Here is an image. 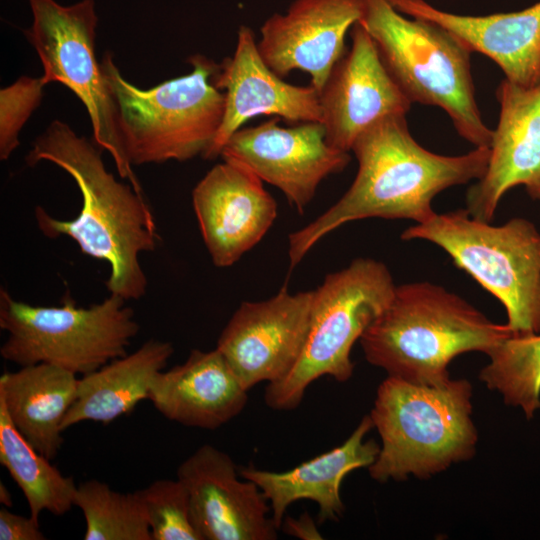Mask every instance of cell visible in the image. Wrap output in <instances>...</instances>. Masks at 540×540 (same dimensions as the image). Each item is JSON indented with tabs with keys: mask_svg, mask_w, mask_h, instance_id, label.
Wrapping results in <instances>:
<instances>
[{
	"mask_svg": "<svg viewBox=\"0 0 540 540\" xmlns=\"http://www.w3.org/2000/svg\"><path fill=\"white\" fill-rule=\"evenodd\" d=\"M204 244L216 267H229L253 248L277 217V203L246 167L223 160L192 191Z\"/></svg>",
	"mask_w": 540,
	"mask_h": 540,
	"instance_id": "cell-16",
	"label": "cell"
},
{
	"mask_svg": "<svg viewBox=\"0 0 540 540\" xmlns=\"http://www.w3.org/2000/svg\"><path fill=\"white\" fill-rule=\"evenodd\" d=\"M38 520L0 509V540H44Z\"/></svg>",
	"mask_w": 540,
	"mask_h": 540,
	"instance_id": "cell-29",
	"label": "cell"
},
{
	"mask_svg": "<svg viewBox=\"0 0 540 540\" xmlns=\"http://www.w3.org/2000/svg\"><path fill=\"white\" fill-rule=\"evenodd\" d=\"M74 506L85 518V540H152L137 492L121 493L90 479L77 486Z\"/></svg>",
	"mask_w": 540,
	"mask_h": 540,
	"instance_id": "cell-26",
	"label": "cell"
},
{
	"mask_svg": "<svg viewBox=\"0 0 540 540\" xmlns=\"http://www.w3.org/2000/svg\"><path fill=\"white\" fill-rule=\"evenodd\" d=\"M479 379L527 419L540 409V333L510 335L491 351Z\"/></svg>",
	"mask_w": 540,
	"mask_h": 540,
	"instance_id": "cell-25",
	"label": "cell"
},
{
	"mask_svg": "<svg viewBox=\"0 0 540 540\" xmlns=\"http://www.w3.org/2000/svg\"><path fill=\"white\" fill-rule=\"evenodd\" d=\"M363 3L359 22L410 102L443 109L463 139L490 148L493 130L476 102L468 48L438 24L406 16L387 0Z\"/></svg>",
	"mask_w": 540,
	"mask_h": 540,
	"instance_id": "cell-6",
	"label": "cell"
},
{
	"mask_svg": "<svg viewBox=\"0 0 540 540\" xmlns=\"http://www.w3.org/2000/svg\"><path fill=\"white\" fill-rule=\"evenodd\" d=\"M0 501L3 505L8 506V507L13 505L11 495L8 489L6 488V486L3 485L2 482L0 483Z\"/></svg>",
	"mask_w": 540,
	"mask_h": 540,
	"instance_id": "cell-31",
	"label": "cell"
},
{
	"mask_svg": "<svg viewBox=\"0 0 540 540\" xmlns=\"http://www.w3.org/2000/svg\"><path fill=\"white\" fill-rule=\"evenodd\" d=\"M279 121L273 117L240 128L228 139L220 157L246 167L263 182L277 187L302 214L320 183L342 172L351 156L328 144L321 122L282 127Z\"/></svg>",
	"mask_w": 540,
	"mask_h": 540,
	"instance_id": "cell-11",
	"label": "cell"
},
{
	"mask_svg": "<svg viewBox=\"0 0 540 540\" xmlns=\"http://www.w3.org/2000/svg\"><path fill=\"white\" fill-rule=\"evenodd\" d=\"M0 463L23 492L30 516L38 520L43 511L60 516L74 506L77 486L50 460L35 450L15 428L0 403Z\"/></svg>",
	"mask_w": 540,
	"mask_h": 540,
	"instance_id": "cell-24",
	"label": "cell"
},
{
	"mask_svg": "<svg viewBox=\"0 0 540 540\" xmlns=\"http://www.w3.org/2000/svg\"><path fill=\"white\" fill-rule=\"evenodd\" d=\"M395 283L388 267L357 258L329 273L313 290L307 338L293 368L267 384L266 405L277 411L296 409L307 388L322 376L348 381L354 371L351 351L357 340L391 301Z\"/></svg>",
	"mask_w": 540,
	"mask_h": 540,
	"instance_id": "cell-8",
	"label": "cell"
},
{
	"mask_svg": "<svg viewBox=\"0 0 540 540\" xmlns=\"http://www.w3.org/2000/svg\"><path fill=\"white\" fill-rule=\"evenodd\" d=\"M136 492L152 540H201L192 521L187 491L177 478L155 480Z\"/></svg>",
	"mask_w": 540,
	"mask_h": 540,
	"instance_id": "cell-27",
	"label": "cell"
},
{
	"mask_svg": "<svg viewBox=\"0 0 540 540\" xmlns=\"http://www.w3.org/2000/svg\"><path fill=\"white\" fill-rule=\"evenodd\" d=\"M125 299L110 294L89 307L69 293L61 306H34L0 289V328L8 337L1 357L22 366L48 363L76 375L89 374L127 354L140 326Z\"/></svg>",
	"mask_w": 540,
	"mask_h": 540,
	"instance_id": "cell-9",
	"label": "cell"
},
{
	"mask_svg": "<svg viewBox=\"0 0 540 540\" xmlns=\"http://www.w3.org/2000/svg\"><path fill=\"white\" fill-rule=\"evenodd\" d=\"M351 151L356 176L341 198L315 220L289 235L290 268L324 236L366 218L431 219L432 201L442 191L479 180L486 172L490 148L446 156L422 147L411 135L406 115L386 116L365 129Z\"/></svg>",
	"mask_w": 540,
	"mask_h": 540,
	"instance_id": "cell-1",
	"label": "cell"
},
{
	"mask_svg": "<svg viewBox=\"0 0 540 540\" xmlns=\"http://www.w3.org/2000/svg\"><path fill=\"white\" fill-rule=\"evenodd\" d=\"M41 77L23 75L0 90V159L7 160L19 146L20 132L39 107L43 88Z\"/></svg>",
	"mask_w": 540,
	"mask_h": 540,
	"instance_id": "cell-28",
	"label": "cell"
},
{
	"mask_svg": "<svg viewBox=\"0 0 540 540\" xmlns=\"http://www.w3.org/2000/svg\"><path fill=\"white\" fill-rule=\"evenodd\" d=\"M78 382L75 373L48 363L0 376V403L19 433L49 460L62 446V422L76 398Z\"/></svg>",
	"mask_w": 540,
	"mask_h": 540,
	"instance_id": "cell-22",
	"label": "cell"
},
{
	"mask_svg": "<svg viewBox=\"0 0 540 540\" xmlns=\"http://www.w3.org/2000/svg\"><path fill=\"white\" fill-rule=\"evenodd\" d=\"M187 61L189 74L141 89L122 76L111 52L104 53L102 75L131 166L183 162L211 147L225 107L224 92L214 83L219 64L201 54Z\"/></svg>",
	"mask_w": 540,
	"mask_h": 540,
	"instance_id": "cell-4",
	"label": "cell"
},
{
	"mask_svg": "<svg viewBox=\"0 0 540 540\" xmlns=\"http://www.w3.org/2000/svg\"><path fill=\"white\" fill-rule=\"evenodd\" d=\"M313 290L287 287L269 299L242 302L222 330L216 349L249 391L281 380L298 361L310 323Z\"/></svg>",
	"mask_w": 540,
	"mask_h": 540,
	"instance_id": "cell-12",
	"label": "cell"
},
{
	"mask_svg": "<svg viewBox=\"0 0 540 540\" xmlns=\"http://www.w3.org/2000/svg\"><path fill=\"white\" fill-rule=\"evenodd\" d=\"M496 97L500 113L487 169L466 194L470 215L485 222H491L502 197L518 185L540 201V83L524 87L504 78Z\"/></svg>",
	"mask_w": 540,
	"mask_h": 540,
	"instance_id": "cell-17",
	"label": "cell"
},
{
	"mask_svg": "<svg viewBox=\"0 0 540 540\" xmlns=\"http://www.w3.org/2000/svg\"><path fill=\"white\" fill-rule=\"evenodd\" d=\"M33 22L24 30L43 67L45 85L58 82L85 106L93 142L112 157L118 174L142 193L141 185L123 152L114 107L95 55L98 22L94 0L64 6L55 0H29Z\"/></svg>",
	"mask_w": 540,
	"mask_h": 540,
	"instance_id": "cell-10",
	"label": "cell"
},
{
	"mask_svg": "<svg viewBox=\"0 0 540 540\" xmlns=\"http://www.w3.org/2000/svg\"><path fill=\"white\" fill-rule=\"evenodd\" d=\"M512 334L459 295L423 281L396 285L359 341L365 359L387 375L435 385L451 378L448 367L458 355H489Z\"/></svg>",
	"mask_w": 540,
	"mask_h": 540,
	"instance_id": "cell-3",
	"label": "cell"
},
{
	"mask_svg": "<svg viewBox=\"0 0 540 540\" xmlns=\"http://www.w3.org/2000/svg\"><path fill=\"white\" fill-rule=\"evenodd\" d=\"M372 428L370 416L365 415L341 445L290 470L275 472L249 466L239 473L254 482L267 498L271 517L278 529L288 507L301 499L318 505L319 523L339 521L345 510L340 494L344 478L355 469L368 468L379 454L377 442L364 440Z\"/></svg>",
	"mask_w": 540,
	"mask_h": 540,
	"instance_id": "cell-20",
	"label": "cell"
},
{
	"mask_svg": "<svg viewBox=\"0 0 540 540\" xmlns=\"http://www.w3.org/2000/svg\"><path fill=\"white\" fill-rule=\"evenodd\" d=\"M472 394L466 379L428 385L387 375L369 414L382 443L368 467L371 478L426 479L471 459L478 442Z\"/></svg>",
	"mask_w": 540,
	"mask_h": 540,
	"instance_id": "cell-5",
	"label": "cell"
},
{
	"mask_svg": "<svg viewBox=\"0 0 540 540\" xmlns=\"http://www.w3.org/2000/svg\"><path fill=\"white\" fill-rule=\"evenodd\" d=\"M400 13L434 22L473 53H481L502 70L505 79L524 87L540 83V1L514 12L460 15L426 0H387Z\"/></svg>",
	"mask_w": 540,
	"mask_h": 540,
	"instance_id": "cell-19",
	"label": "cell"
},
{
	"mask_svg": "<svg viewBox=\"0 0 540 540\" xmlns=\"http://www.w3.org/2000/svg\"><path fill=\"white\" fill-rule=\"evenodd\" d=\"M102 151L60 120L52 121L34 140L25 157L27 165L46 161L60 167L73 178L82 197L81 210L71 220L57 219L36 206V225L47 238L69 237L83 254L107 262L109 293L137 300L148 287L140 254L154 251L160 237L143 194L106 169Z\"/></svg>",
	"mask_w": 540,
	"mask_h": 540,
	"instance_id": "cell-2",
	"label": "cell"
},
{
	"mask_svg": "<svg viewBox=\"0 0 540 540\" xmlns=\"http://www.w3.org/2000/svg\"><path fill=\"white\" fill-rule=\"evenodd\" d=\"M214 83L225 107L217 135L203 158L216 159L228 139L249 119L267 115L292 123L322 122L318 91L293 85L274 73L261 57L253 31L240 26L232 57L219 64Z\"/></svg>",
	"mask_w": 540,
	"mask_h": 540,
	"instance_id": "cell-18",
	"label": "cell"
},
{
	"mask_svg": "<svg viewBox=\"0 0 540 540\" xmlns=\"http://www.w3.org/2000/svg\"><path fill=\"white\" fill-rule=\"evenodd\" d=\"M363 0H294L262 24L258 50L279 77L300 70L318 93L345 53V37L362 19Z\"/></svg>",
	"mask_w": 540,
	"mask_h": 540,
	"instance_id": "cell-15",
	"label": "cell"
},
{
	"mask_svg": "<svg viewBox=\"0 0 540 540\" xmlns=\"http://www.w3.org/2000/svg\"><path fill=\"white\" fill-rule=\"evenodd\" d=\"M351 40L319 92L326 140L346 152L372 124L389 115H407L412 105L360 22L351 28Z\"/></svg>",
	"mask_w": 540,
	"mask_h": 540,
	"instance_id": "cell-14",
	"label": "cell"
},
{
	"mask_svg": "<svg viewBox=\"0 0 540 540\" xmlns=\"http://www.w3.org/2000/svg\"><path fill=\"white\" fill-rule=\"evenodd\" d=\"M282 526L286 533L300 539H322L315 522L307 513H304L297 519L284 518L281 524Z\"/></svg>",
	"mask_w": 540,
	"mask_h": 540,
	"instance_id": "cell-30",
	"label": "cell"
},
{
	"mask_svg": "<svg viewBox=\"0 0 540 540\" xmlns=\"http://www.w3.org/2000/svg\"><path fill=\"white\" fill-rule=\"evenodd\" d=\"M201 540H275L277 526L260 488L243 478L232 458L204 444L177 468Z\"/></svg>",
	"mask_w": 540,
	"mask_h": 540,
	"instance_id": "cell-13",
	"label": "cell"
},
{
	"mask_svg": "<svg viewBox=\"0 0 540 540\" xmlns=\"http://www.w3.org/2000/svg\"><path fill=\"white\" fill-rule=\"evenodd\" d=\"M173 353L172 343L150 339L134 352L83 375L62 430L83 421L107 425L132 412L140 401L148 399L153 379L164 370Z\"/></svg>",
	"mask_w": 540,
	"mask_h": 540,
	"instance_id": "cell-23",
	"label": "cell"
},
{
	"mask_svg": "<svg viewBox=\"0 0 540 540\" xmlns=\"http://www.w3.org/2000/svg\"><path fill=\"white\" fill-rule=\"evenodd\" d=\"M403 240H426L442 248L504 306L513 335L540 333V231L525 218L498 226L468 210L436 213L403 231Z\"/></svg>",
	"mask_w": 540,
	"mask_h": 540,
	"instance_id": "cell-7",
	"label": "cell"
},
{
	"mask_svg": "<svg viewBox=\"0 0 540 540\" xmlns=\"http://www.w3.org/2000/svg\"><path fill=\"white\" fill-rule=\"evenodd\" d=\"M148 400L171 421L215 430L244 410L248 390L218 349H194L182 364L155 376Z\"/></svg>",
	"mask_w": 540,
	"mask_h": 540,
	"instance_id": "cell-21",
	"label": "cell"
}]
</instances>
